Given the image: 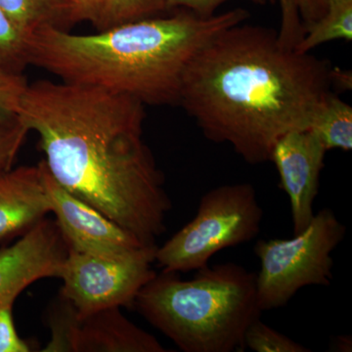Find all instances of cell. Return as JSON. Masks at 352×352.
Segmentation results:
<instances>
[{
  "instance_id": "21",
  "label": "cell",
  "mask_w": 352,
  "mask_h": 352,
  "mask_svg": "<svg viewBox=\"0 0 352 352\" xmlns=\"http://www.w3.org/2000/svg\"><path fill=\"white\" fill-rule=\"evenodd\" d=\"M274 3L275 0H268ZM282 10L281 29L278 32L280 43L286 47L295 50L305 34V27L298 13L296 0H279Z\"/></svg>"
},
{
  "instance_id": "15",
  "label": "cell",
  "mask_w": 352,
  "mask_h": 352,
  "mask_svg": "<svg viewBox=\"0 0 352 352\" xmlns=\"http://www.w3.org/2000/svg\"><path fill=\"white\" fill-rule=\"evenodd\" d=\"M336 39L352 41V0L333 1L323 17L305 28V36L295 50L309 53L316 46Z\"/></svg>"
},
{
  "instance_id": "8",
  "label": "cell",
  "mask_w": 352,
  "mask_h": 352,
  "mask_svg": "<svg viewBox=\"0 0 352 352\" xmlns=\"http://www.w3.org/2000/svg\"><path fill=\"white\" fill-rule=\"evenodd\" d=\"M51 337L43 352H168L120 308L80 314L60 298L48 315Z\"/></svg>"
},
{
  "instance_id": "9",
  "label": "cell",
  "mask_w": 352,
  "mask_h": 352,
  "mask_svg": "<svg viewBox=\"0 0 352 352\" xmlns=\"http://www.w3.org/2000/svg\"><path fill=\"white\" fill-rule=\"evenodd\" d=\"M50 212L56 217L62 237L72 251L87 254H119L143 245L113 220L69 193L41 163Z\"/></svg>"
},
{
  "instance_id": "10",
  "label": "cell",
  "mask_w": 352,
  "mask_h": 352,
  "mask_svg": "<svg viewBox=\"0 0 352 352\" xmlns=\"http://www.w3.org/2000/svg\"><path fill=\"white\" fill-rule=\"evenodd\" d=\"M68 251L56 222L46 219L10 247L0 250V308L13 305L34 282L58 278Z\"/></svg>"
},
{
  "instance_id": "19",
  "label": "cell",
  "mask_w": 352,
  "mask_h": 352,
  "mask_svg": "<svg viewBox=\"0 0 352 352\" xmlns=\"http://www.w3.org/2000/svg\"><path fill=\"white\" fill-rule=\"evenodd\" d=\"M27 85L22 75L0 74V124L18 120L21 98Z\"/></svg>"
},
{
  "instance_id": "1",
  "label": "cell",
  "mask_w": 352,
  "mask_h": 352,
  "mask_svg": "<svg viewBox=\"0 0 352 352\" xmlns=\"http://www.w3.org/2000/svg\"><path fill=\"white\" fill-rule=\"evenodd\" d=\"M18 120L38 135L50 175L138 238L156 245L170 199L143 141L144 105L99 88L28 83Z\"/></svg>"
},
{
  "instance_id": "6",
  "label": "cell",
  "mask_w": 352,
  "mask_h": 352,
  "mask_svg": "<svg viewBox=\"0 0 352 352\" xmlns=\"http://www.w3.org/2000/svg\"><path fill=\"white\" fill-rule=\"evenodd\" d=\"M346 233V227L333 210L324 208L291 239L258 241L254 252L261 261L256 274L259 309L283 307L305 287L330 286L332 254Z\"/></svg>"
},
{
  "instance_id": "26",
  "label": "cell",
  "mask_w": 352,
  "mask_h": 352,
  "mask_svg": "<svg viewBox=\"0 0 352 352\" xmlns=\"http://www.w3.org/2000/svg\"><path fill=\"white\" fill-rule=\"evenodd\" d=\"M331 78H332L333 87L340 88V89H351V72L344 71V69L336 67V68H332Z\"/></svg>"
},
{
  "instance_id": "25",
  "label": "cell",
  "mask_w": 352,
  "mask_h": 352,
  "mask_svg": "<svg viewBox=\"0 0 352 352\" xmlns=\"http://www.w3.org/2000/svg\"><path fill=\"white\" fill-rule=\"evenodd\" d=\"M333 1L335 0H296L298 13L305 30L308 25L323 17Z\"/></svg>"
},
{
  "instance_id": "22",
  "label": "cell",
  "mask_w": 352,
  "mask_h": 352,
  "mask_svg": "<svg viewBox=\"0 0 352 352\" xmlns=\"http://www.w3.org/2000/svg\"><path fill=\"white\" fill-rule=\"evenodd\" d=\"M24 340L16 332L12 316V305L0 308V352H29Z\"/></svg>"
},
{
  "instance_id": "7",
  "label": "cell",
  "mask_w": 352,
  "mask_h": 352,
  "mask_svg": "<svg viewBox=\"0 0 352 352\" xmlns=\"http://www.w3.org/2000/svg\"><path fill=\"white\" fill-rule=\"evenodd\" d=\"M156 245H141L119 254L69 250L62 264L60 298L80 314L107 308L133 307L139 292L157 273L152 270Z\"/></svg>"
},
{
  "instance_id": "2",
  "label": "cell",
  "mask_w": 352,
  "mask_h": 352,
  "mask_svg": "<svg viewBox=\"0 0 352 352\" xmlns=\"http://www.w3.org/2000/svg\"><path fill=\"white\" fill-rule=\"evenodd\" d=\"M332 68L286 47L274 30L243 22L220 32L192 59L179 105L208 140L228 143L245 163L263 164L285 134L308 131L333 92Z\"/></svg>"
},
{
  "instance_id": "12",
  "label": "cell",
  "mask_w": 352,
  "mask_h": 352,
  "mask_svg": "<svg viewBox=\"0 0 352 352\" xmlns=\"http://www.w3.org/2000/svg\"><path fill=\"white\" fill-rule=\"evenodd\" d=\"M48 212L41 164L0 173V241L27 231Z\"/></svg>"
},
{
  "instance_id": "3",
  "label": "cell",
  "mask_w": 352,
  "mask_h": 352,
  "mask_svg": "<svg viewBox=\"0 0 352 352\" xmlns=\"http://www.w3.org/2000/svg\"><path fill=\"white\" fill-rule=\"evenodd\" d=\"M249 16L243 8L208 17L184 9L95 34L41 28L28 36V61L63 82L124 95L143 105H178L183 76L197 53Z\"/></svg>"
},
{
  "instance_id": "23",
  "label": "cell",
  "mask_w": 352,
  "mask_h": 352,
  "mask_svg": "<svg viewBox=\"0 0 352 352\" xmlns=\"http://www.w3.org/2000/svg\"><path fill=\"white\" fill-rule=\"evenodd\" d=\"M228 0H164L166 10L170 9H187L198 15H214L215 11L221 4ZM256 4H265L266 0H250Z\"/></svg>"
},
{
  "instance_id": "4",
  "label": "cell",
  "mask_w": 352,
  "mask_h": 352,
  "mask_svg": "<svg viewBox=\"0 0 352 352\" xmlns=\"http://www.w3.org/2000/svg\"><path fill=\"white\" fill-rule=\"evenodd\" d=\"M191 280L163 271L141 289L133 307L184 352L244 351L248 327L261 318L256 274L224 263Z\"/></svg>"
},
{
  "instance_id": "24",
  "label": "cell",
  "mask_w": 352,
  "mask_h": 352,
  "mask_svg": "<svg viewBox=\"0 0 352 352\" xmlns=\"http://www.w3.org/2000/svg\"><path fill=\"white\" fill-rule=\"evenodd\" d=\"M72 22H87L95 24L98 20L105 0H69Z\"/></svg>"
},
{
  "instance_id": "20",
  "label": "cell",
  "mask_w": 352,
  "mask_h": 352,
  "mask_svg": "<svg viewBox=\"0 0 352 352\" xmlns=\"http://www.w3.org/2000/svg\"><path fill=\"white\" fill-rule=\"evenodd\" d=\"M29 132L19 120L0 124V173L10 170Z\"/></svg>"
},
{
  "instance_id": "17",
  "label": "cell",
  "mask_w": 352,
  "mask_h": 352,
  "mask_svg": "<svg viewBox=\"0 0 352 352\" xmlns=\"http://www.w3.org/2000/svg\"><path fill=\"white\" fill-rule=\"evenodd\" d=\"M163 10H166L164 0H105L94 25L100 31L148 18Z\"/></svg>"
},
{
  "instance_id": "27",
  "label": "cell",
  "mask_w": 352,
  "mask_h": 352,
  "mask_svg": "<svg viewBox=\"0 0 352 352\" xmlns=\"http://www.w3.org/2000/svg\"><path fill=\"white\" fill-rule=\"evenodd\" d=\"M331 351L339 352H351L352 351V339L351 336L340 335L333 337L331 340Z\"/></svg>"
},
{
  "instance_id": "13",
  "label": "cell",
  "mask_w": 352,
  "mask_h": 352,
  "mask_svg": "<svg viewBox=\"0 0 352 352\" xmlns=\"http://www.w3.org/2000/svg\"><path fill=\"white\" fill-rule=\"evenodd\" d=\"M0 8L25 36L45 27L65 30L73 23L69 0H0Z\"/></svg>"
},
{
  "instance_id": "18",
  "label": "cell",
  "mask_w": 352,
  "mask_h": 352,
  "mask_svg": "<svg viewBox=\"0 0 352 352\" xmlns=\"http://www.w3.org/2000/svg\"><path fill=\"white\" fill-rule=\"evenodd\" d=\"M245 349L256 352H310L308 347L256 319L245 333Z\"/></svg>"
},
{
  "instance_id": "5",
  "label": "cell",
  "mask_w": 352,
  "mask_h": 352,
  "mask_svg": "<svg viewBox=\"0 0 352 352\" xmlns=\"http://www.w3.org/2000/svg\"><path fill=\"white\" fill-rule=\"evenodd\" d=\"M263 219L254 185H221L201 196L196 217L157 248L155 261L166 272L200 270L222 250L254 240Z\"/></svg>"
},
{
  "instance_id": "11",
  "label": "cell",
  "mask_w": 352,
  "mask_h": 352,
  "mask_svg": "<svg viewBox=\"0 0 352 352\" xmlns=\"http://www.w3.org/2000/svg\"><path fill=\"white\" fill-rule=\"evenodd\" d=\"M326 153L321 141L310 131L288 132L273 148L271 162L289 198L294 235L305 230L314 219V203L319 193Z\"/></svg>"
},
{
  "instance_id": "16",
  "label": "cell",
  "mask_w": 352,
  "mask_h": 352,
  "mask_svg": "<svg viewBox=\"0 0 352 352\" xmlns=\"http://www.w3.org/2000/svg\"><path fill=\"white\" fill-rule=\"evenodd\" d=\"M27 39L0 8V74L22 75L29 65Z\"/></svg>"
},
{
  "instance_id": "14",
  "label": "cell",
  "mask_w": 352,
  "mask_h": 352,
  "mask_svg": "<svg viewBox=\"0 0 352 352\" xmlns=\"http://www.w3.org/2000/svg\"><path fill=\"white\" fill-rule=\"evenodd\" d=\"M308 131L325 149H352V108L333 92L315 112Z\"/></svg>"
}]
</instances>
